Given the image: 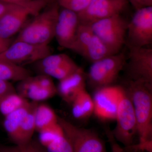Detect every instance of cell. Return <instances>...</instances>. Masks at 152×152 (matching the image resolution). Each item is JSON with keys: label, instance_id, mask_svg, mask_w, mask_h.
Returning a JSON list of instances; mask_svg holds the SVG:
<instances>
[{"label": "cell", "instance_id": "4dcf8cb0", "mask_svg": "<svg viewBox=\"0 0 152 152\" xmlns=\"http://www.w3.org/2000/svg\"><path fill=\"white\" fill-rule=\"evenodd\" d=\"M16 91L15 89L10 81L0 80V99L7 94Z\"/></svg>", "mask_w": 152, "mask_h": 152}, {"label": "cell", "instance_id": "5b68a950", "mask_svg": "<svg viewBox=\"0 0 152 152\" xmlns=\"http://www.w3.org/2000/svg\"><path fill=\"white\" fill-rule=\"evenodd\" d=\"M126 63L125 54L120 52L92 63L87 75L90 86L96 90L112 85Z\"/></svg>", "mask_w": 152, "mask_h": 152}, {"label": "cell", "instance_id": "836d02e7", "mask_svg": "<svg viewBox=\"0 0 152 152\" xmlns=\"http://www.w3.org/2000/svg\"><path fill=\"white\" fill-rule=\"evenodd\" d=\"M16 4H9L0 0V19Z\"/></svg>", "mask_w": 152, "mask_h": 152}, {"label": "cell", "instance_id": "4fadbf2b", "mask_svg": "<svg viewBox=\"0 0 152 152\" xmlns=\"http://www.w3.org/2000/svg\"><path fill=\"white\" fill-rule=\"evenodd\" d=\"M79 25L77 14L66 9L59 10L54 37L60 46L70 49L75 40Z\"/></svg>", "mask_w": 152, "mask_h": 152}, {"label": "cell", "instance_id": "cb8c5ba5", "mask_svg": "<svg viewBox=\"0 0 152 152\" xmlns=\"http://www.w3.org/2000/svg\"><path fill=\"white\" fill-rule=\"evenodd\" d=\"M40 142L45 148L65 135L58 123L39 132Z\"/></svg>", "mask_w": 152, "mask_h": 152}, {"label": "cell", "instance_id": "e575fe53", "mask_svg": "<svg viewBox=\"0 0 152 152\" xmlns=\"http://www.w3.org/2000/svg\"><path fill=\"white\" fill-rule=\"evenodd\" d=\"M12 39H5L0 36V53H2L12 43Z\"/></svg>", "mask_w": 152, "mask_h": 152}, {"label": "cell", "instance_id": "d590c367", "mask_svg": "<svg viewBox=\"0 0 152 152\" xmlns=\"http://www.w3.org/2000/svg\"><path fill=\"white\" fill-rule=\"evenodd\" d=\"M5 2L14 4H26L32 0H1Z\"/></svg>", "mask_w": 152, "mask_h": 152}, {"label": "cell", "instance_id": "ac0fdd59", "mask_svg": "<svg viewBox=\"0 0 152 152\" xmlns=\"http://www.w3.org/2000/svg\"><path fill=\"white\" fill-rule=\"evenodd\" d=\"M113 55L115 54L108 47L94 34L82 56L94 63Z\"/></svg>", "mask_w": 152, "mask_h": 152}, {"label": "cell", "instance_id": "3957f363", "mask_svg": "<svg viewBox=\"0 0 152 152\" xmlns=\"http://www.w3.org/2000/svg\"><path fill=\"white\" fill-rule=\"evenodd\" d=\"M50 0H32L23 4H16L0 19V36L11 39L20 31L30 16L38 15Z\"/></svg>", "mask_w": 152, "mask_h": 152}, {"label": "cell", "instance_id": "1f68e13d", "mask_svg": "<svg viewBox=\"0 0 152 152\" xmlns=\"http://www.w3.org/2000/svg\"><path fill=\"white\" fill-rule=\"evenodd\" d=\"M107 134L109 142L110 145L112 152H128L126 150H124L120 145L119 144L117 143L116 140L113 135L112 132L107 131Z\"/></svg>", "mask_w": 152, "mask_h": 152}, {"label": "cell", "instance_id": "30bf717a", "mask_svg": "<svg viewBox=\"0 0 152 152\" xmlns=\"http://www.w3.org/2000/svg\"><path fill=\"white\" fill-rule=\"evenodd\" d=\"M128 71L130 80L152 84V49L129 47Z\"/></svg>", "mask_w": 152, "mask_h": 152}, {"label": "cell", "instance_id": "f1b7e54d", "mask_svg": "<svg viewBox=\"0 0 152 152\" xmlns=\"http://www.w3.org/2000/svg\"><path fill=\"white\" fill-rule=\"evenodd\" d=\"M46 148L47 152H73L70 143L65 135L53 142Z\"/></svg>", "mask_w": 152, "mask_h": 152}, {"label": "cell", "instance_id": "5bb4252c", "mask_svg": "<svg viewBox=\"0 0 152 152\" xmlns=\"http://www.w3.org/2000/svg\"><path fill=\"white\" fill-rule=\"evenodd\" d=\"M86 78L83 69L79 68L73 73L59 81L57 93L66 102L72 104L79 93L86 89Z\"/></svg>", "mask_w": 152, "mask_h": 152}, {"label": "cell", "instance_id": "d6a6232c", "mask_svg": "<svg viewBox=\"0 0 152 152\" xmlns=\"http://www.w3.org/2000/svg\"><path fill=\"white\" fill-rule=\"evenodd\" d=\"M132 4L136 10L152 7V0H128Z\"/></svg>", "mask_w": 152, "mask_h": 152}, {"label": "cell", "instance_id": "9a60e30c", "mask_svg": "<svg viewBox=\"0 0 152 152\" xmlns=\"http://www.w3.org/2000/svg\"><path fill=\"white\" fill-rule=\"evenodd\" d=\"M31 102H29L26 105L18 109L7 115L5 116L4 128L9 138L17 145L18 143L19 129L23 119L31 107Z\"/></svg>", "mask_w": 152, "mask_h": 152}, {"label": "cell", "instance_id": "e0dca14e", "mask_svg": "<svg viewBox=\"0 0 152 152\" xmlns=\"http://www.w3.org/2000/svg\"><path fill=\"white\" fill-rule=\"evenodd\" d=\"M38 102H31V107L22 121L19 129L18 143H27L31 140L34 132L36 130L35 115Z\"/></svg>", "mask_w": 152, "mask_h": 152}, {"label": "cell", "instance_id": "9c48e42d", "mask_svg": "<svg viewBox=\"0 0 152 152\" xmlns=\"http://www.w3.org/2000/svg\"><path fill=\"white\" fill-rule=\"evenodd\" d=\"M51 53V49L48 45L13 41L5 50L0 53V59L21 66L36 63Z\"/></svg>", "mask_w": 152, "mask_h": 152}, {"label": "cell", "instance_id": "2e32d148", "mask_svg": "<svg viewBox=\"0 0 152 152\" xmlns=\"http://www.w3.org/2000/svg\"><path fill=\"white\" fill-rule=\"evenodd\" d=\"M72 113L77 119H84L94 113L93 98L86 91H82L72 103Z\"/></svg>", "mask_w": 152, "mask_h": 152}, {"label": "cell", "instance_id": "8992f818", "mask_svg": "<svg viewBox=\"0 0 152 152\" xmlns=\"http://www.w3.org/2000/svg\"><path fill=\"white\" fill-rule=\"evenodd\" d=\"M116 121V126L112 132L116 140L127 147L132 145L137 134V126L134 107L125 88L120 90Z\"/></svg>", "mask_w": 152, "mask_h": 152}, {"label": "cell", "instance_id": "603a6c76", "mask_svg": "<svg viewBox=\"0 0 152 152\" xmlns=\"http://www.w3.org/2000/svg\"><path fill=\"white\" fill-rule=\"evenodd\" d=\"M73 61L70 57L65 54H51L35 63L39 71L43 69L59 67Z\"/></svg>", "mask_w": 152, "mask_h": 152}, {"label": "cell", "instance_id": "7c38bea8", "mask_svg": "<svg viewBox=\"0 0 152 152\" xmlns=\"http://www.w3.org/2000/svg\"><path fill=\"white\" fill-rule=\"evenodd\" d=\"M126 4L118 0H91L83 11L77 14L80 24L91 26L100 20L120 15Z\"/></svg>", "mask_w": 152, "mask_h": 152}, {"label": "cell", "instance_id": "44dd1931", "mask_svg": "<svg viewBox=\"0 0 152 152\" xmlns=\"http://www.w3.org/2000/svg\"><path fill=\"white\" fill-rule=\"evenodd\" d=\"M29 102L17 92L7 94L0 99V113L4 116L26 105Z\"/></svg>", "mask_w": 152, "mask_h": 152}, {"label": "cell", "instance_id": "7a4b0ae2", "mask_svg": "<svg viewBox=\"0 0 152 152\" xmlns=\"http://www.w3.org/2000/svg\"><path fill=\"white\" fill-rule=\"evenodd\" d=\"M47 7L23 28L13 41H23L35 45H48L54 38L59 6L56 2Z\"/></svg>", "mask_w": 152, "mask_h": 152}, {"label": "cell", "instance_id": "ba28073f", "mask_svg": "<svg viewBox=\"0 0 152 152\" xmlns=\"http://www.w3.org/2000/svg\"><path fill=\"white\" fill-rule=\"evenodd\" d=\"M128 47H145L152 43V6L136 10L128 23Z\"/></svg>", "mask_w": 152, "mask_h": 152}, {"label": "cell", "instance_id": "8fae6325", "mask_svg": "<svg viewBox=\"0 0 152 152\" xmlns=\"http://www.w3.org/2000/svg\"><path fill=\"white\" fill-rule=\"evenodd\" d=\"M121 88L112 85L96 89L92 98L94 113L100 119L115 120Z\"/></svg>", "mask_w": 152, "mask_h": 152}, {"label": "cell", "instance_id": "f546056e", "mask_svg": "<svg viewBox=\"0 0 152 152\" xmlns=\"http://www.w3.org/2000/svg\"><path fill=\"white\" fill-rule=\"evenodd\" d=\"M36 82L41 88L46 89L57 90L51 77L44 74L34 77Z\"/></svg>", "mask_w": 152, "mask_h": 152}, {"label": "cell", "instance_id": "277c9868", "mask_svg": "<svg viewBox=\"0 0 152 152\" xmlns=\"http://www.w3.org/2000/svg\"><path fill=\"white\" fill-rule=\"evenodd\" d=\"M128 23L120 14L100 20L90 26L95 35L116 54L126 44Z\"/></svg>", "mask_w": 152, "mask_h": 152}, {"label": "cell", "instance_id": "83f0119b", "mask_svg": "<svg viewBox=\"0 0 152 152\" xmlns=\"http://www.w3.org/2000/svg\"><path fill=\"white\" fill-rule=\"evenodd\" d=\"M56 93L57 90L46 89L39 86L28 93L26 98L38 102L53 97Z\"/></svg>", "mask_w": 152, "mask_h": 152}, {"label": "cell", "instance_id": "484cf974", "mask_svg": "<svg viewBox=\"0 0 152 152\" xmlns=\"http://www.w3.org/2000/svg\"><path fill=\"white\" fill-rule=\"evenodd\" d=\"M0 152H45L42 147L35 142L31 141L14 146L0 145Z\"/></svg>", "mask_w": 152, "mask_h": 152}, {"label": "cell", "instance_id": "7402d4cb", "mask_svg": "<svg viewBox=\"0 0 152 152\" xmlns=\"http://www.w3.org/2000/svg\"><path fill=\"white\" fill-rule=\"evenodd\" d=\"M94 34L91 26L80 24L75 40L70 50L82 56Z\"/></svg>", "mask_w": 152, "mask_h": 152}, {"label": "cell", "instance_id": "ffe728a7", "mask_svg": "<svg viewBox=\"0 0 152 152\" xmlns=\"http://www.w3.org/2000/svg\"><path fill=\"white\" fill-rule=\"evenodd\" d=\"M35 118L36 130L39 132L58 123V116L56 113L50 107L45 104H38Z\"/></svg>", "mask_w": 152, "mask_h": 152}, {"label": "cell", "instance_id": "6da1fadb", "mask_svg": "<svg viewBox=\"0 0 152 152\" xmlns=\"http://www.w3.org/2000/svg\"><path fill=\"white\" fill-rule=\"evenodd\" d=\"M132 101L135 115L139 144L152 142V85L130 80L126 89Z\"/></svg>", "mask_w": 152, "mask_h": 152}, {"label": "cell", "instance_id": "8d00e7d4", "mask_svg": "<svg viewBox=\"0 0 152 152\" xmlns=\"http://www.w3.org/2000/svg\"><path fill=\"white\" fill-rule=\"evenodd\" d=\"M118 1H120L122 2L123 3H124L125 4H127L128 3V0H118Z\"/></svg>", "mask_w": 152, "mask_h": 152}, {"label": "cell", "instance_id": "d4e9b609", "mask_svg": "<svg viewBox=\"0 0 152 152\" xmlns=\"http://www.w3.org/2000/svg\"><path fill=\"white\" fill-rule=\"evenodd\" d=\"M75 61L60 67L45 69L39 70L42 74L54 77L59 81L64 79L80 68Z\"/></svg>", "mask_w": 152, "mask_h": 152}, {"label": "cell", "instance_id": "4316f807", "mask_svg": "<svg viewBox=\"0 0 152 152\" xmlns=\"http://www.w3.org/2000/svg\"><path fill=\"white\" fill-rule=\"evenodd\" d=\"M91 0H57L56 2L62 8L67 9L76 13L81 12L87 7Z\"/></svg>", "mask_w": 152, "mask_h": 152}, {"label": "cell", "instance_id": "d6986e66", "mask_svg": "<svg viewBox=\"0 0 152 152\" xmlns=\"http://www.w3.org/2000/svg\"><path fill=\"white\" fill-rule=\"evenodd\" d=\"M31 76L30 71L25 68L0 59V80L20 81Z\"/></svg>", "mask_w": 152, "mask_h": 152}, {"label": "cell", "instance_id": "52a82bcc", "mask_svg": "<svg viewBox=\"0 0 152 152\" xmlns=\"http://www.w3.org/2000/svg\"><path fill=\"white\" fill-rule=\"evenodd\" d=\"M58 119L73 152H106L104 144L96 133L77 126L62 118L58 117Z\"/></svg>", "mask_w": 152, "mask_h": 152}]
</instances>
